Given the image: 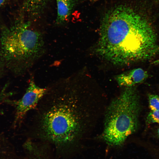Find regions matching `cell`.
Segmentation results:
<instances>
[{
  "instance_id": "6da1fadb",
  "label": "cell",
  "mask_w": 159,
  "mask_h": 159,
  "mask_svg": "<svg viewBox=\"0 0 159 159\" xmlns=\"http://www.w3.org/2000/svg\"><path fill=\"white\" fill-rule=\"evenodd\" d=\"M47 88L31 118L27 138L64 154L93 128L103 110V94L65 84Z\"/></svg>"
},
{
  "instance_id": "7a4b0ae2",
  "label": "cell",
  "mask_w": 159,
  "mask_h": 159,
  "mask_svg": "<svg viewBox=\"0 0 159 159\" xmlns=\"http://www.w3.org/2000/svg\"><path fill=\"white\" fill-rule=\"evenodd\" d=\"M96 48L101 57L116 65L148 60L159 52L157 34L145 17L120 5L104 16Z\"/></svg>"
},
{
  "instance_id": "3957f363",
  "label": "cell",
  "mask_w": 159,
  "mask_h": 159,
  "mask_svg": "<svg viewBox=\"0 0 159 159\" xmlns=\"http://www.w3.org/2000/svg\"><path fill=\"white\" fill-rule=\"evenodd\" d=\"M0 40L6 68L15 74L24 71L44 52L42 35L28 23L3 27Z\"/></svg>"
},
{
  "instance_id": "277c9868",
  "label": "cell",
  "mask_w": 159,
  "mask_h": 159,
  "mask_svg": "<svg viewBox=\"0 0 159 159\" xmlns=\"http://www.w3.org/2000/svg\"><path fill=\"white\" fill-rule=\"evenodd\" d=\"M141 109L133 86L125 87L105 110L103 139L110 145H121L137 130Z\"/></svg>"
},
{
  "instance_id": "5b68a950",
  "label": "cell",
  "mask_w": 159,
  "mask_h": 159,
  "mask_svg": "<svg viewBox=\"0 0 159 159\" xmlns=\"http://www.w3.org/2000/svg\"><path fill=\"white\" fill-rule=\"evenodd\" d=\"M47 90L37 85L34 80H30L28 86L22 97L14 102L15 113L13 122L14 127L22 122L27 114L34 110Z\"/></svg>"
},
{
  "instance_id": "8992f818",
  "label": "cell",
  "mask_w": 159,
  "mask_h": 159,
  "mask_svg": "<svg viewBox=\"0 0 159 159\" xmlns=\"http://www.w3.org/2000/svg\"><path fill=\"white\" fill-rule=\"evenodd\" d=\"M148 76L146 71L142 68H137L119 74L115 79L119 86L130 87L143 81Z\"/></svg>"
},
{
  "instance_id": "52a82bcc",
  "label": "cell",
  "mask_w": 159,
  "mask_h": 159,
  "mask_svg": "<svg viewBox=\"0 0 159 159\" xmlns=\"http://www.w3.org/2000/svg\"><path fill=\"white\" fill-rule=\"evenodd\" d=\"M57 16L56 23H65L69 18L75 4L74 0H56Z\"/></svg>"
},
{
  "instance_id": "ba28073f",
  "label": "cell",
  "mask_w": 159,
  "mask_h": 159,
  "mask_svg": "<svg viewBox=\"0 0 159 159\" xmlns=\"http://www.w3.org/2000/svg\"><path fill=\"white\" fill-rule=\"evenodd\" d=\"M48 0H23V8L27 14L34 19L39 17Z\"/></svg>"
},
{
  "instance_id": "9c48e42d",
  "label": "cell",
  "mask_w": 159,
  "mask_h": 159,
  "mask_svg": "<svg viewBox=\"0 0 159 159\" xmlns=\"http://www.w3.org/2000/svg\"><path fill=\"white\" fill-rule=\"evenodd\" d=\"M149 105L151 111L159 110V96L150 94L148 96Z\"/></svg>"
},
{
  "instance_id": "30bf717a",
  "label": "cell",
  "mask_w": 159,
  "mask_h": 159,
  "mask_svg": "<svg viewBox=\"0 0 159 159\" xmlns=\"http://www.w3.org/2000/svg\"><path fill=\"white\" fill-rule=\"evenodd\" d=\"M159 123V110L151 111L148 114L146 119L147 125Z\"/></svg>"
},
{
  "instance_id": "8fae6325",
  "label": "cell",
  "mask_w": 159,
  "mask_h": 159,
  "mask_svg": "<svg viewBox=\"0 0 159 159\" xmlns=\"http://www.w3.org/2000/svg\"><path fill=\"white\" fill-rule=\"evenodd\" d=\"M6 68L0 40V75L4 72V69Z\"/></svg>"
},
{
  "instance_id": "7c38bea8",
  "label": "cell",
  "mask_w": 159,
  "mask_h": 159,
  "mask_svg": "<svg viewBox=\"0 0 159 159\" xmlns=\"http://www.w3.org/2000/svg\"><path fill=\"white\" fill-rule=\"evenodd\" d=\"M7 0H0V6L3 5Z\"/></svg>"
},
{
  "instance_id": "4fadbf2b",
  "label": "cell",
  "mask_w": 159,
  "mask_h": 159,
  "mask_svg": "<svg viewBox=\"0 0 159 159\" xmlns=\"http://www.w3.org/2000/svg\"><path fill=\"white\" fill-rule=\"evenodd\" d=\"M153 63L154 64H159V59H158L157 60H156L154 61V62H153Z\"/></svg>"
},
{
  "instance_id": "5bb4252c",
  "label": "cell",
  "mask_w": 159,
  "mask_h": 159,
  "mask_svg": "<svg viewBox=\"0 0 159 159\" xmlns=\"http://www.w3.org/2000/svg\"><path fill=\"white\" fill-rule=\"evenodd\" d=\"M157 133L158 137H159V128L158 129Z\"/></svg>"
}]
</instances>
